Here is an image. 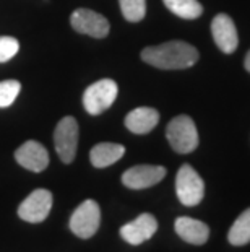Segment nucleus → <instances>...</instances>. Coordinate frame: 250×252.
<instances>
[{
	"label": "nucleus",
	"instance_id": "f257e3e1",
	"mask_svg": "<svg viewBox=\"0 0 250 252\" xmlns=\"http://www.w3.org/2000/svg\"><path fill=\"white\" fill-rule=\"evenodd\" d=\"M198 57V51L184 41H169L141 51L143 61L161 70H184L195 65Z\"/></svg>",
	"mask_w": 250,
	"mask_h": 252
},
{
	"label": "nucleus",
	"instance_id": "f03ea898",
	"mask_svg": "<svg viewBox=\"0 0 250 252\" xmlns=\"http://www.w3.org/2000/svg\"><path fill=\"white\" fill-rule=\"evenodd\" d=\"M166 137L175 153L187 155L198 147V132L192 117L180 114L175 116L166 127Z\"/></svg>",
	"mask_w": 250,
	"mask_h": 252
},
{
	"label": "nucleus",
	"instance_id": "7ed1b4c3",
	"mask_svg": "<svg viewBox=\"0 0 250 252\" xmlns=\"http://www.w3.org/2000/svg\"><path fill=\"white\" fill-rule=\"evenodd\" d=\"M175 192L182 205L195 207L203 200L205 182L190 164H182L175 176Z\"/></svg>",
	"mask_w": 250,
	"mask_h": 252
},
{
	"label": "nucleus",
	"instance_id": "20e7f679",
	"mask_svg": "<svg viewBox=\"0 0 250 252\" xmlns=\"http://www.w3.org/2000/svg\"><path fill=\"white\" fill-rule=\"evenodd\" d=\"M117 93H119V87L111 78H103L96 83L89 85L83 94L84 111L91 116L103 114L106 109H109L114 104Z\"/></svg>",
	"mask_w": 250,
	"mask_h": 252
},
{
	"label": "nucleus",
	"instance_id": "39448f33",
	"mask_svg": "<svg viewBox=\"0 0 250 252\" xmlns=\"http://www.w3.org/2000/svg\"><path fill=\"white\" fill-rule=\"evenodd\" d=\"M70 229L72 233L82 239H89L98 233L101 224V208L98 202L84 200L75 208L70 217Z\"/></svg>",
	"mask_w": 250,
	"mask_h": 252
},
{
	"label": "nucleus",
	"instance_id": "423d86ee",
	"mask_svg": "<svg viewBox=\"0 0 250 252\" xmlns=\"http://www.w3.org/2000/svg\"><path fill=\"white\" fill-rule=\"evenodd\" d=\"M78 122L75 117L65 116L56 127L54 147L62 163L70 164L77 157L78 148Z\"/></svg>",
	"mask_w": 250,
	"mask_h": 252
},
{
	"label": "nucleus",
	"instance_id": "0eeeda50",
	"mask_svg": "<svg viewBox=\"0 0 250 252\" xmlns=\"http://www.w3.org/2000/svg\"><path fill=\"white\" fill-rule=\"evenodd\" d=\"M52 194L47 189H36L20 203L18 217L28 223H42L52 208Z\"/></svg>",
	"mask_w": 250,
	"mask_h": 252
},
{
	"label": "nucleus",
	"instance_id": "6e6552de",
	"mask_svg": "<svg viewBox=\"0 0 250 252\" xmlns=\"http://www.w3.org/2000/svg\"><path fill=\"white\" fill-rule=\"evenodd\" d=\"M72 28L80 34H86L96 39H103L109 34V21L98 12L89 8H77L70 17Z\"/></svg>",
	"mask_w": 250,
	"mask_h": 252
},
{
	"label": "nucleus",
	"instance_id": "1a4fd4ad",
	"mask_svg": "<svg viewBox=\"0 0 250 252\" xmlns=\"http://www.w3.org/2000/svg\"><path fill=\"white\" fill-rule=\"evenodd\" d=\"M166 176V168L164 166L154 164H138L134 168L127 169L122 174V184L129 189H148V187L156 186Z\"/></svg>",
	"mask_w": 250,
	"mask_h": 252
},
{
	"label": "nucleus",
	"instance_id": "9d476101",
	"mask_svg": "<svg viewBox=\"0 0 250 252\" xmlns=\"http://www.w3.org/2000/svg\"><path fill=\"white\" fill-rule=\"evenodd\" d=\"M211 34L216 46L220 47L224 54H232L239 46V34L237 28L234 25L232 18L226 13L216 15L211 21Z\"/></svg>",
	"mask_w": 250,
	"mask_h": 252
},
{
	"label": "nucleus",
	"instance_id": "9b49d317",
	"mask_svg": "<svg viewBox=\"0 0 250 252\" xmlns=\"http://www.w3.org/2000/svg\"><path fill=\"white\" fill-rule=\"evenodd\" d=\"M158 231V220L151 213H141L134 221L125 223L120 228V236L125 243L132 246H140L145 241L151 239Z\"/></svg>",
	"mask_w": 250,
	"mask_h": 252
},
{
	"label": "nucleus",
	"instance_id": "f8f14e48",
	"mask_svg": "<svg viewBox=\"0 0 250 252\" xmlns=\"http://www.w3.org/2000/svg\"><path fill=\"white\" fill-rule=\"evenodd\" d=\"M15 159L20 166L33 173H42L49 166V153L44 145L36 140H28L18 147L15 152Z\"/></svg>",
	"mask_w": 250,
	"mask_h": 252
},
{
	"label": "nucleus",
	"instance_id": "ddd939ff",
	"mask_svg": "<svg viewBox=\"0 0 250 252\" xmlns=\"http://www.w3.org/2000/svg\"><path fill=\"white\" fill-rule=\"evenodd\" d=\"M175 233L180 239H184L185 243L201 246L205 244L210 238V228L206 226L203 221L190 217H180L175 220L174 223Z\"/></svg>",
	"mask_w": 250,
	"mask_h": 252
},
{
	"label": "nucleus",
	"instance_id": "4468645a",
	"mask_svg": "<svg viewBox=\"0 0 250 252\" xmlns=\"http://www.w3.org/2000/svg\"><path fill=\"white\" fill-rule=\"evenodd\" d=\"M159 122V112L153 108H137L130 111L125 117V127L132 133L145 135L150 133Z\"/></svg>",
	"mask_w": 250,
	"mask_h": 252
},
{
	"label": "nucleus",
	"instance_id": "2eb2a0df",
	"mask_svg": "<svg viewBox=\"0 0 250 252\" xmlns=\"http://www.w3.org/2000/svg\"><path fill=\"white\" fill-rule=\"evenodd\" d=\"M125 155V147L120 143H98L89 152V161L98 169L108 168V166L117 163Z\"/></svg>",
	"mask_w": 250,
	"mask_h": 252
},
{
	"label": "nucleus",
	"instance_id": "dca6fc26",
	"mask_svg": "<svg viewBox=\"0 0 250 252\" xmlns=\"http://www.w3.org/2000/svg\"><path fill=\"white\" fill-rule=\"evenodd\" d=\"M227 239L236 248H241V246L250 243V208L244 210L236 221L232 223L229 233H227Z\"/></svg>",
	"mask_w": 250,
	"mask_h": 252
},
{
	"label": "nucleus",
	"instance_id": "f3484780",
	"mask_svg": "<svg viewBox=\"0 0 250 252\" xmlns=\"http://www.w3.org/2000/svg\"><path fill=\"white\" fill-rule=\"evenodd\" d=\"M169 12L184 20H196L203 13V7L198 0H163Z\"/></svg>",
	"mask_w": 250,
	"mask_h": 252
},
{
	"label": "nucleus",
	"instance_id": "a211bd4d",
	"mask_svg": "<svg viewBox=\"0 0 250 252\" xmlns=\"http://www.w3.org/2000/svg\"><path fill=\"white\" fill-rule=\"evenodd\" d=\"M122 15L130 23H138L146 15V0H119Z\"/></svg>",
	"mask_w": 250,
	"mask_h": 252
},
{
	"label": "nucleus",
	"instance_id": "6ab92c4d",
	"mask_svg": "<svg viewBox=\"0 0 250 252\" xmlns=\"http://www.w3.org/2000/svg\"><path fill=\"white\" fill-rule=\"evenodd\" d=\"M21 90L18 80H3L0 82V108H8L13 104Z\"/></svg>",
	"mask_w": 250,
	"mask_h": 252
},
{
	"label": "nucleus",
	"instance_id": "aec40b11",
	"mask_svg": "<svg viewBox=\"0 0 250 252\" xmlns=\"http://www.w3.org/2000/svg\"><path fill=\"white\" fill-rule=\"evenodd\" d=\"M20 42L12 36H0V63L8 62L17 56Z\"/></svg>",
	"mask_w": 250,
	"mask_h": 252
},
{
	"label": "nucleus",
	"instance_id": "412c9836",
	"mask_svg": "<svg viewBox=\"0 0 250 252\" xmlns=\"http://www.w3.org/2000/svg\"><path fill=\"white\" fill-rule=\"evenodd\" d=\"M244 67H246V70L250 73V51L247 52V56H246V61H244Z\"/></svg>",
	"mask_w": 250,
	"mask_h": 252
}]
</instances>
